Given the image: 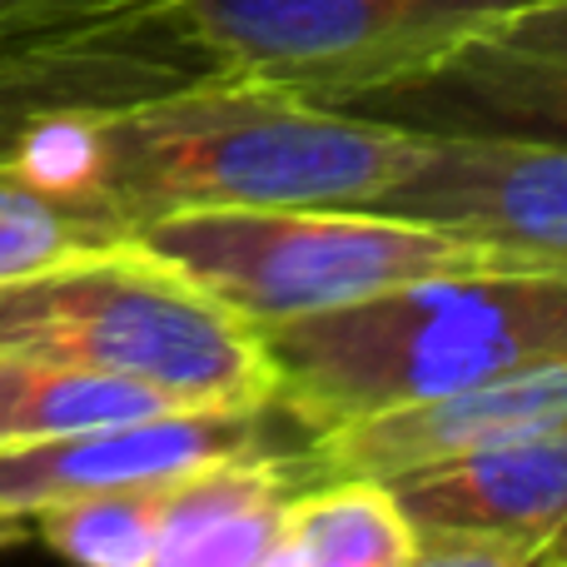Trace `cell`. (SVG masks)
<instances>
[{"label": "cell", "instance_id": "1", "mask_svg": "<svg viewBox=\"0 0 567 567\" xmlns=\"http://www.w3.org/2000/svg\"><path fill=\"white\" fill-rule=\"evenodd\" d=\"M419 150L413 130L209 75L45 120L6 169L90 205L130 239L145 219L185 209L373 205Z\"/></svg>", "mask_w": 567, "mask_h": 567}, {"label": "cell", "instance_id": "2", "mask_svg": "<svg viewBox=\"0 0 567 567\" xmlns=\"http://www.w3.org/2000/svg\"><path fill=\"white\" fill-rule=\"evenodd\" d=\"M275 399L313 433L567 353V265H493L259 329Z\"/></svg>", "mask_w": 567, "mask_h": 567}, {"label": "cell", "instance_id": "3", "mask_svg": "<svg viewBox=\"0 0 567 567\" xmlns=\"http://www.w3.org/2000/svg\"><path fill=\"white\" fill-rule=\"evenodd\" d=\"M0 353L135 379L189 409L275 399L255 323L135 239L0 284Z\"/></svg>", "mask_w": 567, "mask_h": 567}, {"label": "cell", "instance_id": "4", "mask_svg": "<svg viewBox=\"0 0 567 567\" xmlns=\"http://www.w3.org/2000/svg\"><path fill=\"white\" fill-rule=\"evenodd\" d=\"M130 239L185 269L255 329L339 309L409 279L533 265L458 229L369 205L185 209L145 219Z\"/></svg>", "mask_w": 567, "mask_h": 567}, {"label": "cell", "instance_id": "5", "mask_svg": "<svg viewBox=\"0 0 567 567\" xmlns=\"http://www.w3.org/2000/svg\"><path fill=\"white\" fill-rule=\"evenodd\" d=\"M219 75L349 105L413 75L523 0H169Z\"/></svg>", "mask_w": 567, "mask_h": 567}, {"label": "cell", "instance_id": "6", "mask_svg": "<svg viewBox=\"0 0 567 567\" xmlns=\"http://www.w3.org/2000/svg\"><path fill=\"white\" fill-rule=\"evenodd\" d=\"M339 110L413 135L567 150V0H523L433 65Z\"/></svg>", "mask_w": 567, "mask_h": 567}, {"label": "cell", "instance_id": "7", "mask_svg": "<svg viewBox=\"0 0 567 567\" xmlns=\"http://www.w3.org/2000/svg\"><path fill=\"white\" fill-rule=\"evenodd\" d=\"M219 75L169 0H135L110 16L0 45V169L16 165L45 120L115 110Z\"/></svg>", "mask_w": 567, "mask_h": 567}, {"label": "cell", "instance_id": "8", "mask_svg": "<svg viewBox=\"0 0 567 567\" xmlns=\"http://www.w3.org/2000/svg\"><path fill=\"white\" fill-rule=\"evenodd\" d=\"M419 543V567H538L567 523V429L483 443L383 478Z\"/></svg>", "mask_w": 567, "mask_h": 567}, {"label": "cell", "instance_id": "9", "mask_svg": "<svg viewBox=\"0 0 567 567\" xmlns=\"http://www.w3.org/2000/svg\"><path fill=\"white\" fill-rule=\"evenodd\" d=\"M284 413L289 409L279 399L205 403V409H165L35 443H0V508L30 518L55 498L165 483L175 473L199 468V463L239 458V453L293 458V449H279Z\"/></svg>", "mask_w": 567, "mask_h": 567}, {"label": "cell", "instance_id": "10", "mask_svg": "<svg viewBox=\"0 0 567 567\" xmlns=\"http://www.w3.org/2000/svg\"><path fill=\"white\" fill-rule=\"evenodd\" d=\"M369 209L429 219L533 265H567V150L423 135V150Z\"/></svg>", "mask_w": 567, "mask_h": 567}, {"label": "cell", "instance_id": "11", "mask_svg": "<svg viewBox=\"0 0 567 567\" xmlns=\"http://www.w3.org/2000/svg\"><path fill=\"white\" fill-rule=\"evenodd\" d=\"M553 429H567V353L523 363V369L473 383L449 399L409 403V409H389L313 433L303 453H293V478L309 483L333 478V473L393 478L419 463Z\"/></svg>", "mask_w": 567, "mask_h": 567}, {"label": "cell", "instance_id": "12", "mask_svg": "<svg viewBox=\"0 0 567 567\" xmlns=\"http://www.w3.org/2000/svg\"><path fill=\"white\" fill-rule=\"evenodd\" d=\"M293 488L284 453H239L165 478L155 567H269Z\"/></svg>", "mask_w": 567, "mask_h": 567}, {"label": "cell", "instance_id": "13", "mask_svg": "<svg viewBox=\"0 0 567 567\" xmlns=\"http://www.w3.org/2000/svg\"><path fill=\"white\" fill-rule=\"evenodd\" d=\"M269 567H419V543L389 483L333 473L284 498Z\"/></svg>", "mask_w": 567, "mask_h": 567}, {"label": "cell", "instance_id": "14", "mask_svg": "<svg viewBox=\"0 0 567 567\" xmlns=\"http://www.w3.org/2000/svg\"><path fill=\"white\" fill-rule=\"evenodd\" d=\"M165 409H189V403H175L169 393L145 389L135 379H115V373L30 359V353H0V443H35Z\"/></svg>", "mask_w": 567, "mask_h": 567}, {"label": "cell", "instance_id": "15", "mask_svg": "<svg viewBox=\"0 0 567 567\" xmlns=\"http://www.w3.org/2000/svg\"><path fill=\"white\" fill-rule=\"evenodd\" d=\"M30 528L50 553L90 567H155L159 483L100 488L55 498L30 513Z\"/></svg>", "mask_w": 567, "mask_h": 567}, {"label": "cell", "instance_id": "16", "mask_svg": "<svg viewBox=\"0 0 567 567\" xmlns=\"http://www.w3.org/2000/svg\"><path fill=\"white\" fill-rule=\"evenodd\" d=\"M120 239L125 235L90 205L35 185L16 169H0V284Z\"/></svg>", "mask_w": 567, "mask_h": 567}, {"label": "cell", "instance_id": "17", "mask_svg": "<svg viewBox=\"0 0 567 567\" xmlns=\"http://www.w3.org/2000/svg\"><path fill=\"white\" fill-rule=\"evenodd\" d=\"M120 6H135V0H0V45L75 25L90 16H110Z\"/></svg>", "mask_w": 567, "mask_h": 567}, {"label": "cell", "instance_id": "18", "mask_svg": "<svg viewBox=\"0 0 567 567\" xmlns=\"http://www.w3.org/2000/svg\"><path fill=\"white\" fill-rule=\"evenodd\" d=\"M30 538H35V528H30L25 513L0 508V553H6V548H20V543H30Z\"/></svg>", "mask_w": 567, "mask_h": 567}, {"label": "cell", "instance_id": "19", "mask_svg": "<svg viewBox=\"0 0 567 567\" xmlns=\"http://www.w3.org/2000/svg\"><path fill=\"white\" fill-rule=\"evenodd\" d=\"M538 567H567V523H563V528L548 538V548H543Z\"/></svg>", "mask_w": 567, "mask_h": 567}]
</instances>
